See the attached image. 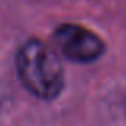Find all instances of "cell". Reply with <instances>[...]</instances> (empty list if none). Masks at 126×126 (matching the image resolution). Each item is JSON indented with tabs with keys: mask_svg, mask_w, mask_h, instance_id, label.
Wrapping results in <instances>:
<instances>
[{
	"mask_svg": "<svg viewBox=\"0 0 126 126\" xmlns=\"http://www.w3.org/2000/svg\"><path fill=\"white\" fill-rule=\"evenodd\" d=\"M16 69L22 85L34 96L54 99L64 88V67L58 53L45 42L32 38L19 48Z\"/></svg>",
	"mask_w": 126,
	"mask_h": 126,
	"instance_id": "6da1fadb",
	"label": "cell"
},
{
	"mask_svg": "<svg viewBox=\"0 0 126 126\" xmlns=\"http://www.w3.org/2000/svg\"><path fill=\"white\" fill-rule=\"evenodd\" d=\"M54 43L65 58L75 62H93L105 49L102 38L80 24L59 26L54 31Z\"/></svg>",
	"mask_w": 126,
	"mask_h": 126,
	"instance_id": "7a4b0ae2",
	"label": "cell"
}]
</instances>
